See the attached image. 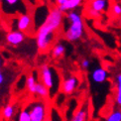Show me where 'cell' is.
Instances as JSON below:
<instances>
[{"label": "cell", "mask_w": 121, "mask_h": 121, "mask_svg": "<svg viewBox=\"0 0 121 121\" xmlns=\"http://www.w3.org/2000/svg\"><path fill=\"white\" fill-rule=\"evenodd\" d=\"M2 68V57H1V54H0V70H1Z\"/></svg>", "instance_id": "d4e9b609"}, {"label": "cell", "mask_w": 121, "mask_h": 121, "mask_svg": "<svg viewBox=\"0 0 121 121\" xmlns=\"http://www.w3.org/2000/svg\"><path fill=\"white\" fill-rule=\"evenodd\" d=\"M34 20L32 15H30L29 13H24L21 14L16 18V30L20 32L28 33L30 30L33 27Z\"/></svg>", "instance_id": "8992f818"}, {"label": "cell", "mask_w": 121, "mask_h": 121, "mask_svg": "<svg viewBox=\"0 0 121 121\" xmlns=\"http://www.w3.org/2000/svg\"><path fill=\"white\" fill-rule=\"evenodd\" d=\"M80 67L83 69H87L90 67V60L88 59H82L80 62Z\"/></svg>", "instance_id": "44dd1931"}, {"label": "cell", "mask_w": 121, "mask_h": 121, "mask_svg": "<svg viewBox=\"0 0 121 121\" xmlns=\"http://www.w3.org/2000/svg\"><path fill=\"white\" fill-rule=\"evenodd\" d=\"M115 84H116V93H115V103L121 106V73H117L115 77Z\"/></svg>", "instance_id": "2e32d148"}, {"label": "cell", "mask_w": 121, "mask_h": 121, "mask_svg": "<svg viewBox=\"0 0 121 121\" xmlns=\"http://www.w3.org/2000/svg\"><path fill=\"white\" fill-rule=\"evenodd\" d=\"M6 83V74L2 70H0V88Z\"/></svg>", "instance_id": "7402d4cb"}, {"label": "cell", "mask_w": 121, "mask_h": 121, "mask_svg": "<svg viewBox=\"0 0 121 121\" xmlns=\"http://www.w3.org/2000/svg\"><path fill=\"white\" fill-rule=\"evenodd\" d=\"M89 9L97 13H104L109 9V0H90Z\"/></svg>", "instance_id": "30bf717a"}, {"label": "cell", "mask_w": 121, "mask_h": 121, "mask_svg": "<svg viewBox=\"0 0 121 121\" xmlns=\"http://www.w3.org/2000/svg\"><path fill=\"white\" fill-rule=\"evenodd\" d=\"M35 94L39 96L40 98H43V99H47L50 97V91L49 89L45 86V85L41 82H38L37 85H36V89H35Z\"/></svg>", "instance_id": "5bb4252c"}, {"label": "cell", "mask_w": 121, "mask_h": 121, "mask_svg": "<svg viewBox=\"0 0 121 121\" xmlns=\"http://www.w3.org/2000/svg\"><path fill=\"white\" fill-rule=\"evenodd\" d=\"M89 77H90V79H91L92 82L100 84V83H103V82H105L107 80V78H108V72L104 68L98 65V67L94 68L91 70Z\"/></svg>", "instance_id": "ba28073f"}, {"label": "cell", "mask_w": 121, "mask_h": 121, "mask_svg": "<svg viewBox=\"0 0 121 121\" xmlns=\"http://www.w3.org/2000/svg\"><path fill=\"white\" fill-rule=\"evenodd\" d=\"M110 12L113 17L121 16V4L119 2H114L110 7Z\"/></svg>", "instance_id": "ac0fdd59"}, {"label": "cell", "mask_w": 121, "mask_h": 121, "mask_svg": "<svg viewBox=\"0 0 121 121\" xmlns=\"http://www.w3.org/2000/svg\"><path fill=\"white\" fill-rule=\"evenodd\" d=\"M6 42L11 46H19L25 41V34L18 30H12L6 35Z\"/></svg>", "instance_id": "9c48e42d"}, {"label": "cell", "mask_w": 121, "mask_h": 121, "mask_svg": "<svg viewBox=\"0 0 121 121\" xmlns=\"http://www.w3.org/2000/svg\"><path fill=\"white\" fill-rule=\"evenodd\" d=\"M78 84H79V79L77 75L69 74L64 78L60 87H62V91L65 94H72L77 90Z\"/></svg>", "instance_id": "52a82bcc"}, {"label": "cell", "mask_w": 121, "mask_h": 121, "mask_svg": "<svg viewBox=\"0 0 121 121\" xmlns=\"http://www.w3.org/2000/svg\"><path fill=\"white\" fill-rule=\"evenodd\" d=\"M39 78L40 82L49 89L50 95L55 94L58 91L60 87V77L58 72L53 67L49 65H43L40 68Z\"/></svg>", "instance_id": "3957f363"}, {"label": "cell", "mask_w": 121, "mask_h": 121, "mask_svg": "<svg viewBox=\"0 0 121 121\" xmlns=\"http://www.w3.org/2000/svg\"><path fill=\"white\" fill-rule=\"evenodd\" d=\"M83 1L84 0H68L67 3L63 6H59L57 7L59 10L62 13H65V12H69V11H73L77 8L80 7L83 4Z\"/></svg>", "instance_id": "8fae6325"}, {"label": "cell", "mask_w": 121, "mask_h": 121, "mask_svg": "<svg viewBox=\"0 0 121 121\" xmlns=\"http://www.w3.org/2000/svg\"><path fill=\"white\" fill-rule=\"evenodd\" d=\"M68 27L65 29L64 36L69 42H77L83 37L84 23L82 16L77 10L67 13Z\"/></svg>", "instance_id": "7a4b0ae2"}, {"label": "cell", "mask_w": 121, "mask_h": 121, "mask_svg": "<svg viewBox=\"0 0 121 121\" xmlns=\"http://www.w3.org/2000/svg\"><path fill=\"white\" fill-rule=\"evenodd\" d=\"M37 83H38V79H37L36 73H30L26 78V87L30 93L35 94V89H36Z\"/></svg>", "instance_id": "4fadbf2b"}, {"label": "cell", "mask_w": 121, "mask_h": 121, "mask_svg": "<svg viewBox=\"0 0 121 121\" xmlns=\"http://www.w3.org/2000/svg\"><path fill=\"white\" fill-rule=\"evenodd\" d=\"M28 109L32 121H46L48 108L44 101H34L29 105Z\"/></svg>", "instance_id": "5b68a950"}, {"label": "cell", "mask_w": 121, "mask_h": 121, "mask_svg": "<svg viewBox=\"0 0 121 121\" xmlns=\"http://www.w3.org/2000/svg\"><path fill=\"white\" fill-rule=\"evenodd\" d=\"M119 24H121V16L119 17Z\"/></svg>", "instance_id": "4316f807"}, {"label": "cell", "mask_w": 121, "mask_h": 121, "mask_svg": "<svg viewBox=\"0 0 121 121\" xmlns=\"http://www.w3.org/2000/svg\"><path fill=\"white\" fill-rule=\"evenodd\" d=\"M105 121H121V110H114L110 113Z\"/></svg>", "instance_id": "ffe728a7"}, {"label": "cell", "mask_w": 121, "mask_h": 121, "mask_svg": "<svg viewBox=\"0 0 121 121\" xmlns=\"http://www.w3.org/2000/svg\"><path fill=\"white\" fill-rule=\"evenodd\" d=\"M18 121H32L31 120V115H30L29 109H22L21 111L19 112L18 115Z\"/></svg>", "instance_id": "d6986e66"}, {"label": "cell", "mask_w": 121, "mask_h": 121, "mask_svg": "<svg viewBox=\"0 0 121 121\" xmlns=\"http://www.w3.org/2000/svg\"><path fill=\"white\" fill-rule=\"evenodd\" d=\"M119 3H120V4H121V0H119Z\"/></svg>", "instance_id": "83f0119b"}, {"label": "cell", "mask_w": 121, "mask_h": 121, "mask_svg": "<svg viewBox=\"0 0 121 121\" xmlns=\"http://www.w3.org/2000/svg\"><path fill=\"white\" fill-rule=\"evenodd\" d=\"M15 114V107L12 104H7L6 106H4L3 110H2V116L6 119V120H10L11 118H13Z\"/></svg>", "instance_id": "e0dca14e"}, {"label": "cell", "mask_w": 121, "mask_h": 121, "mask_svg": "<svg viewBox=\"0 0 121 121\" xmlns=\"http://www.w3.org/2000/svg\"><path fill=\"white\" fill-rule=\"evenodd\" d=\"M88 115V107L87 106H83L82 108H79L77 112H75L70 121H85L87 118Z\"/></svg>", "instance_id": "9a60e30c"}, {"label": "cell", "mask_w": 121, "mask_h": 121, "mask_svg": "<svg viewBox=\"0 0 121 121\" xmlns=\"http://www.w3.org/2000/svg\"><path fill=\"white\" fill-rule=\"evenodd\" d=\"M63 21L64 13L58 8L50 10L47 19L36 31V45L40 52H47L53 47L56 33L62 26Z\"/></svg>", "instance_id": "6da1fadb"}, {"label": "cell", "mask_w": 121, "mask_h": 121, "mask_svg": "<svg viewBox=\"0 0 121 121\" xmlns=\"http://www.w3.org/2000/svg\"><path fill=\"white\" fill-rule=\"evenodd\" d=\"M87 13H88V16L89 17H93V18H98V17H100V13H97V12H95V11H93V10H91V9H87Z\"/></svg>", "instance_id": "603a6c76"}, {"label": "cell", "mask_w": 121, "mask_h": 121, "mask_svg": "<svg viewBox=\"0 0 121 121\" xmlns=\"http://www.w3.org/2000/svg\"><path fill=\"white\" fill-rule=\"evenodd\" d=\"M2 12L8 16H16L27 13V8L23 0H0Z\"/></svg>", "instance_id": "277c9868"}, {"label": "cell", "mask_w": 121, "mask_h": 121, "mask_svg": "<svg viewBox=\"0 0 121 121\" xmlns=\"http://www.w3.org/2000/svg\"><path fill=\"white\" fill-rule=\"evenodd\" d=\"M67 1H68V0H55L57 7H59V6H63V5H65V3H67Z\"/></svg>", "instance_id": "cb8c5ba5"}, {"label": "cell", "mask_w": 121, "mask_h": 121, "mask_svg": "<svg viewBox=\"0 0 121 121\" xmlns=\"http://www.w3.org/2000/svg\"><path fill=\"white\" fill-rule=\"evenodd\" d=\"M46 121H54V120H53L52 118H47V119H46Z\"/></svg>", "instance_id": "484cf974"}, {"label": "cell", "mask_w": 121, "mask_h": 121, "mask_svg": "<svg viewBox=\"0 0 121 121\" xmlns=\"http://www.w3.org/2000/svg\"><path fill=\"white\" fill-rule=\"evenodd\" d=\"M65 54V45L63 42H57L53 45L51 55L54 59H60Z\"/></svg>", "instance_id": "7c38bea8"}]
</instances>
